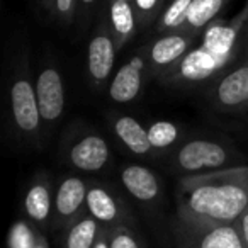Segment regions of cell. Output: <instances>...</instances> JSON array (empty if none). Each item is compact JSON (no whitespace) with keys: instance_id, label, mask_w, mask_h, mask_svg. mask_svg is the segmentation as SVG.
<instances>
[{"instance_id":"14","label":"cell","mask_w":248,"mask_h":248,"mask_svg":"<svg viewBox=\"0 0 248 248\" xmlns=\"http://www.w3.org/2000/svg\"><path fill=\"white\" fill-rule=\"evenodd\" d=\"M236 32L233 28L228 26H213L207 29L206 38H204V49L217 60V63L223 62L228 56L230 49L233 48Z\"/></svg>"},{"instance_id":"10","label":"cell","mask_w":248,"mask_h":248,"mask_svg":"<svg viewBox=\"0 0 248 248\" xmlns=\"http://www.w3.org/2000/svg\"><path fill=\"white\" fill-rule=\"evenodd\" d=\"M83 202H87L85 184L77 177H70L60 186L56 194V211L60 216L70 217L80 209Z\"/></svg>"},{"instance_id":"17","label":"cell","mask_w":248,"mask_h":248,"mask_svg":"<svg viewBox=\"0 0 248 248\" xmlns=\"http://www.w3.org/2000/svg\"><path fill=\"white\" fill-rule=\"evenodd\" d=\"M26 213L34 221H46L51 211V197L45 186H34L24 199Z\"/></svg>"},{"instance_id":"4","label":"cell","mask_w":248,"mask_h":248,"mask_svg":"<svg viewBox=\"0 0 248 248\" xmlns=\"http://www.w3.org/2000/svg\"><path fill=\"white\" fill-rule=\"evenodd\" d=\"M179 163L182 169L189 172L202 169H217L226 163V152L217 143L196 140V141L184 145V148L179 152Z\"/></svg>"},{"instance_id":"9","label":"cell","mask_w":248,"mask_h":248,"mask_svg":"<svg viewBox=\"0 0 248 248\" xmlns=\"http://www.w3.org/2000/svg\"><path fill=\"white\" fill-rule=\"evenodd\" d=\"M217 99L224 106H240L248 100V66L231 72L217 87Z\"/></svg>"},{"instance_id":"22","label":"cell","mask_w":248,"mask_h":248,"mask_svg":"<svg viewBox=\"0 0 248 248\" xmlns=\"http://www.w3.org/2000/svg\"><path fill=\"white\" fill-rule=\"evenodd\" d=\"M9 248H34L38 240L34 238L29 226L22 221L16 223L9 231Z\"/></svg>"},{"instance_id":"28","label":"cell","mask_w":248,"mask_h":248,"mask_svg":"<svg viewBox=\"0 0 248 248\" xmlns=\"http://www.w3.org/2000/svg\"><path fill=\"white\" fill-rule=\"evenodd\" d=\"M93 248H110V247H109V243L104 240V238H100V240H97V243L93 245Z\"/></svg>"},{"instance_id":"29","label":"cell","mask_w":248,"mask_h":248,"mask_svg":"<svg viewBox=\"0 0 248 248\" xmlns=\"http://www.w3.org/2000/svg\"><path fill=\"white\" fill-rule=\"evenodd\" d=\"M34 248H48V247L45 245V241H39V240H38V243H36V247H34Z\"/></svg>"},{"instance_id":"7","label":"cell","mask_w":248,"mask_h":248,"mask_svg":"<svg viewBox=\"0 0 248 248\" xmlns=\"http://www.w3.org/2000/svg\"><path fill=\"white\" fill-rule=\"evenodd\" d=\"M123 184L128 192L138 201H153L158 196V182L148 169L140 165H131L123 170Z\"/></svg>"},{"instance_id":"31","label":"cell","mask_w":248,"mask_h":248,"mask_svg":"<svg viewBox=\"0 0 248 248\" xmlns=\"http://www.w3.org/2000/svg\"><path fill=\"white\" fill-rule=\"evenodd\" d=\"M117 2H128V0H117Z\"/></svg>"},{"instance_id":"11","label":"cell","mask_w":248,"mask_h":248,"mask_svg":"<svg viewBox=\"0 0 248 248\" xmlns=\"http://www.w3.org/2000/svg\"><path fill=\"white\" fill-rule=\"evenodd\" d=\"M140 87H141L140 70L135 65H124L110 83L109 95L116 102H129L140 93Z\"/></svg>"},{"instance_id":"1","label":"cell","mask_w":248,"mask_h":248,"mask_svg":"<svg viewBox=\"0 0 248 248\" xmlns=\"http://www.w3.org/2000/svg\"><path fill=\"white\" fill-rule=\"evenodd\" d=\"M248 209L245 177L192 182L180 206V219L201 224H234Z\"/></svg>"},{"instance_id":"13","label":"cell","mask_w":248,"mask_h":248,"mask_svg":"<svg viewBox=\"0 0 248 248\" xmlns=\"http://www.w3.org/2000/svg\"><path fill=\"white\" fill-rule=\"evenodd\" d=\"M217 65H219L217 60L204 48L196 49L184 58L182 65H180V73L187 80H204L216 70Z\"/></svg>"},{"instance_id":"19","label":"cell","mask_w":248,"mask_h":248,"mask_svg":"<svg viewBox=\"0 0 248 248\" xmlns=\"http://www.w3.org/2000/svg\"><path fill=\"white\" fill-rule=\"evenodd\" d=\"M223 0H192L187 12V22L194 28L206 26L221 11Z\"/></svg>"},{"instance_id":"20","label":"cell","mask_w":248,"mask_h":248,"mask_svg":"<svg viewBox=\"0 0 248 248\" xmlns=\"http://www.w3.org/2000/svg\"><path fill=\"white\" fill-rule=\"evenodd\" d=\"M110 17H112V24L119 34H129L135 29V17H133V11L128 2L114 0L112 7H110Z\"/></svg>"},{"instance_id":"8","label":"cell","mask_w":248,"mask_h":248,"mask_svg":"<svg viewBox=\"0 0 248 248\" xmlns=\"http://www.w3.org/2000/svg\"><path fill=\"white\" fill-rule=\"evenodd\" d=\"M114 66V46L109 38L97 36L89 46V70L95 80H104L109 77Z\"/></svg>"},{"instance_id":"26","label":"cell","mask_w":248,"mask_h":248,"mask_svg":"<svg viewBox=\"0 0 248 248\" xmlns=\"http://www.w3.org/2000/svg\"><path fill=\"white\" fill-rule=\"evenodd\" d=\"M73 5V0H56V7L60 12H68Z\"/></svg>"},{"instance_id":"3","label":"cell","mask_w":248,"mask_h":248,"mask_svg":"<svg viewBox=\"0 0 248 248\" xmlns=\"http://www.w3.org/2000/svg\"><path fill=\"white\" fill-rule=\"evenodd\" d=\"M39 112L45 121H55L62 116L65 107V92H63L62 77L56 70L48 68L38 77L36 83Z\"/></svg>"},{"instance_id":"27","label":"cell","mask_w":248,"mask_h":248,"mask_svg":"<svg viewBox=\"0 0 248 248\" xmlns=\"http://www.w3.org/2000/svg\"><path fill=\"white\" fill-rule=\"evenodd\" d=\"M136 4H138V7L141 11H150V9L155 7L156 0H136Z\"/></svg>"},{"instance_id":"25","label":"cell","mask_w":248,"mask_h":248,"mask_svg":"<svg viewBox=\"0 0 248 248\" xmlns=\"http://www.w3.org/2000/svg\"><path fill=\"white\" fill-rule=\"evenodd\" d=\"M236 226H238V230H240L241 236H243V240H245V245H247V248H248V209L245 211L240 219L236 221Z\"/></svg>"},{"instance_id":"24","label":"cell","mask_w":248,"mask_h":248,"mask_svg":"<svg viewBox=\"0 0 248 248\" xmlns=\"http://www.w3.org/2000/svg\"><path fill=\"white\" fill-rule=\"evenodd\" d=\"M109 247L110 248H140V245L128 230L119 228V230L114 231Z\"/></svg>"},{"instance_id":"5","label":"cell","mask_w":248,"mask_h":248,"mask_svg":"<svg viewBox=\"0 0 248 248\" xmlns=\"http://www.w3.org/2000/svg\"><path fill=\"white\" fill-rule=\"evenodd\" d=\"M12 112L16 123L22 131H34L39 124V104L36 97V90L28 80H19L11 90Z\"/></svg>"},{"instance_id":"23","label":"cell","mask_w":248,"mask_h":248,"mask_svg":"<svg viewBox=\"0 0 248 248\" xmlns=\"http://www.w3.org/2000/svg\"><path fill=\"white\" fill-rule=\"evenodd\" d=\"M190 4H192V0H173L172 5L167 9L165 16H163V26L173 28V26L180 24L184 19H187Z\"/></svg>"},{"instance_id":"6","label":"cell","mask_w":248,"mask_h":248,"mask_svg":"<svg viewBox=\"0 0 248 248\" xmlns=\"http://www.w3.org/2000/svg\"><path fill=\"white\" fill-rule=\"evenodd\" d=\"M70 158L77 169L95 172L106 165L109 158V148H107V143L99 136H87L73 146Z\"/></svg>"},{"instance_id":"12","label":"cell","mask_w":248,"mask_h":248,"mask_svg":"<svg viewBox=\"0 0 248 248\" xmlns=\"http://www.w3.org/2000/svg\"><path fill=\"white\" fill-rule=\"evenodd\" d=\"M116 133L133 153L143 155L152 146L148 138V131L143 129V126L135 117H129V116L119 117L116 121Z\"/></svg>"},{"instance_id":"15","label":"cell","mask_w":248,"mask_h":248,"mask_svg":"<svg viewBox=\"0 0 248 248\" xmlns=\"http://www.w3.org/2000/svg\"><path fill=\"white\" fill-rule=\"evenodd\" d=\"M87 207L95 221L110 223L117 216V206L114 199L100 187H93L87 192Z\"/></svg>"},{"instance_id":"30","label":"cell","mask_w":248,"mask_h":248,"mask_svg":"<svg viewBox=\"0 0 248 248\" xmlns=\"http://www.w3.org/2000/svg\"><path fill=\"white\" fill-rule=\"evenodd\" d=\"M83 2H85V4H92L93 0H83Z\"/></svg>"},{"instance_id":"18","label":"cell","mask_w":248,"mask_h":248,"mask_svg":"<svg viewBox=\"0 0 248 248\" xmlns=\"http://www.w3.org/2000/svg\"><path fill=\"white\" fill-rule=\"evenodd\" d=\"M97 223L92 217L78 221L75 226L70 230L66 238V248H93L97 243Z\"/></svg>"},{"instance_id":"2","label":"cell","mask_w":248,"mask_h":248,"mask_svg":"<svg viewBox=\"0 0 248 248\" xmlns=\"http://www.w3.org/2000/svg\"><path fill=\"white\" fill-rule=\"evenodd\" d=\"M182 248H247L245 240L234 224H201L182 221Z\"/></svg>"},{"instance_id":"16","label":"cell","mask_w":248,"mask_h":248,"mask_svg":"<svg viewBox=\"0 0 248 248\" xmlns=\"http://www.w3.org/2000/svg\"><path fill=\"white\" fill-rule=\"evenodd\" d=\"M187 48V41L182 36H167L155 43L152 48V58L156 65H169L175 62Z\"/></svg>"},{"instance_id":"21","label":"cell","mask_w":248,"mask_h":248,"mask_svg":"<svg viewBox=\"0 0 248 248\" xmlns=\"http://www.w3.org/2000/svg\"><path fill=\"white\" fill-rule=\"evenodd\" d=\"M148 138L153 148H165L177 138V126L169 121H158L150 128Z\"/></svg>"}]
</instances>
